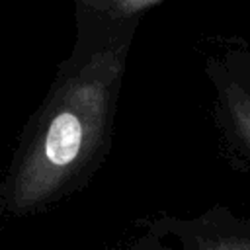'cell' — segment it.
Listing matches in <instances>:
<instances>
[{
  "mask_svg": "<svg viewBox=\"0 0 250 250\" xmlns=\"http://www.w3.org/2000/svg\"><path fill=\"white\" fill-rule=\"evenodd\" d=\"M76 41L35 111L23 145L12 199L35 205L84 170L107 139L137 16H115L76 4Z\"/></svg>",
  "mask_w": 250,
  "mask_h": 250,
  "instance_id": "obj_1",
  "label": "cell"
},
{
  "mask_svg": "<svg viewBox=\"0 0 250 250\" xmlns=\"http://www.w3.org/2000/svg\"><path fill=\"white\" fill-rule=\"evenodd\" d=\"M154 2H158V0H76V4H84L94 10L109 12L115 16H137L143 8H146Z\"/></svg>",
  "mask_w": 250,
  "mask_h": 250,
  "instance_id": "obj_3",
  "label": "cell"
},
{
  "mask_svg": "<svg viewBox=\"0 0 250 250\" xmlns=\"http://www.w3.org/2000/svg\"><path fill=\"white\" fill-rule=\"evenodd\" d=\"M225 113L238 141L250 152V92L234 80H229L223 88Z\"/></svg>",
  "mask_w": 250,
  "mask_h": 250,
  "instance_id": "obj_2",
  "label": "cell"
}]
</instances>
